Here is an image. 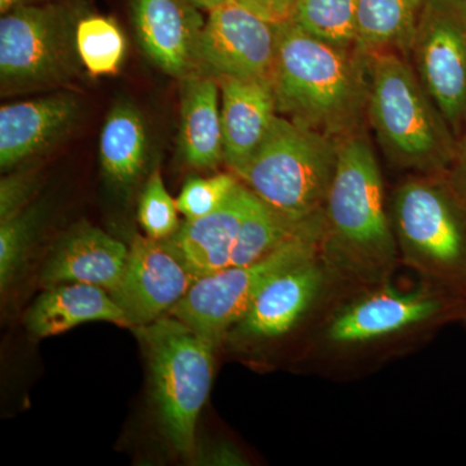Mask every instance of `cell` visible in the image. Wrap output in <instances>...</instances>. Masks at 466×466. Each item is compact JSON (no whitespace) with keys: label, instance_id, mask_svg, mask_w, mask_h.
I'll use <instances>...</instances> for the list:
<instances>
[{"label":"cell","instance_id":"obj_34","mask_svg":"<svg viewBox=\"0 0 466 466\" xmlns=\"http://www.w3.org/2000/svg\"><path fill=\"white\" fill-rule=\"evenodd\" d=\"M462 320H465V321H466V303H465L464 317H462Z\"/></svg>","mask_w":466,"mask_h":466},{"label":"cell","instance_id":"obj_8","mask_svg":"<svg viewBox=\"0 0 466 466\" xmlns=\"http://www.w3.org/2000/svg\"><path fill=\"white\" fill-rule=\"evenodd\" d=\"M78 12L66 3L20 5L0 18L3 92L66 84L81 70L76 45Z\"/></svg>","mask_w":466,"mask_h":466},{"label":"cell","instance_id":"obj_15","mask_svg":"<svg viewBox=\"0 0 466 466\" xmlns=\"http://www.w3.org/2000/svg\"><path fill=\"white\" fill-rule=\"evenodd\" d=\"M81 100L69 92L2 106V170H11L21 162L51 148L72 131L81 116Z\"/></svg>","mask_w":466,"mask_h":466},{"label":"cell","instance_id":"obj_9","mask_svg":"<svg viewBox=\"0 0 466 466\" xmlns=\"http://www.w3.org/2000/svg\"><path fill=\"white\" fill-rule=\"evenodd\" d=\"M453 130L466 118V0H425L408 52Z\"/></svg>","mask_w":466,"mask_h":466},{"label":"cell","instance_id":"obj_1","mask_svg":"<svg viewBox=\"0 0 466 466\" xmlns=\"http://www.w3.org/2000/svg\"><path fill=\"white\" fill-rule=\"evenodd\" d=\"M320 259L328 276L382 285L400 259L385 208L381 168L363 134L339 142V161L325 198Z\"/></svg>","mask_w":466,"mask_h":466},{"label":"cell","instance_id":"obj_16","mask_svg":"<svg viewBox=\"0 0 466 466\" xmlns=\"http://www.w3.org/2000/svg\"><path fill=\"white\" fill-rule=\"evenodd\" d=\"M124 242L87 223L76 226L57 242L42 271L46 288L67 283L96 285L113 291L127 266Z\"/></svg>","mask_w":466,"mask_h":466},{"label":"cell","instance_id":"obj_6","mask_svg":"<svg viewBox=\"0 0 466 466\" xmlns=\"http://www.w3.org/2000/svg\"><path fill=\"white\" fill-rule=\"evenodd\" d=\"M339 142L278 116L265 142L236 177L278 213L303 222L323 210Z\"/></svg>","mask_w":466,"mask_h":466},{"label":"cell","instance_id":"obj_32","mask_svg":"<svg viewBox=\"0 0 466 466\" xmlns=\"http://www.w3.org/2000/svg\"><path fill=\"white\" fill-rule=\"evenodd\" d=\"M43 2H47V0H0V12L5 15L11 9L20 7V5H35V3Z\"/></svg>","mask_w":466,"mask_h":466},{"label":"cell","instance_id":"obj_10","mask_svg":"<svg viewBox=\"0 0 466 466\" xmlns=\"http://www.w3.org/2000/svg\"><path fill=\"white\" fill-rule=\"evenodd\" d=\"M465 303L433 285L412 291L381 288L341 309L328 325L327 339L341 346L376 341L435 319H462Z\"/></svg>","mask_w":466,"mask_h":466},{"label":"cell","instance_id":"obj_30","mask_svg":"<svg viewBox=\"0 0 466 466\" xmlns=\"http://www.w3.org/2000/svg\"><path fill=\"white\" fill-rule=\"evenodd\" d=\"M240 5L272 24L291 20L299 0H238Z\"/></svg>","mask_w":466,"mask_h":466},{"label":"cell","instance_id":"obj_11","mask_svg":"<svg viewBox=\"0 0 466 466\" xmlns=\"http://www.w3.org/2000/svg\"><path fill=\"white\" fill-rule=\"evenodd\" d=\"M279 24L228 0L208 11L198 42V64L214 78H268L278 54Z\"/></svg>","mask_w":466,"mask_h":466},{"label":"cell","instance_id":"obj_24","mask_svg":"<svg viewBox=\"0 0 466 466\" xmlns=\"http://www.w3.org/2000/svg\"><path fill=\"white\" fill-rule=\"evenodd\" d=\"M76 45L82 66L91 76H116L124 66L127 41L115 18L81 15L76 27Z\"/></svg>","mask_w":466,"mask_h":466},{"label":"cell","instance_id":"obj_27","mask_svg":"<svg viewBox=\"0 0 466 466\" xmlns=\"http://www.w3.org/2000/svg\"><path fill=\"white\" fill-rule=\"evenodd\" d=\"M177 213V200L167 192L161 171L156 168L147 179L137 205V219L144 233L153 240H168L182 226Z\"/></svg>","mask_w":466,"mask_h":466},{"label":"cell","instance_id":"obj_23","mask_svg":"<svg viewBox=\"0 0 466 466\" xmlns=\"http://www.w3.org/2000/svg\"><path fill=\"white\" fill-rule=\"evenodd\" d=\"M303 222L288 219L251 192L233 248L231 266L251 265L265 258L291 238Z\"/></svg>","mask_w":466,"mask_h":466},{"label":"cell","instance_id":"obj_31","mask_svg":"<svg viewBox=\"0 0 466 466\" xmlns=\"http://www.w3.org/2000/svg\"><path fill=\"white\" fill-rule=\"evenodd\" d=\"M447 173H449L447 177L453 188L466 201V130L461 144L456 148L455 159Z\"/></svg>","mask_w":466,"mask_h":466},{"label":"cell","instance_id":"obj_19","mask_svg":"<svg viewBox=\"0 0 466 466\" xmlns=\"http://www.w3.org/2000/svg\"><path fill=\"white\" fill-rule=\"evenodd\" d=\"M86 321H108L119 327L133 328L108 290L81 283L47 288L25 318L27 330L36 339L56 336Z\"/></svg>","mask_w":466,"mask_h":466},{"label":"cell","instance_id":"obj_33","mask_svg":"<svg viewBox=\"0 0 466 466\" xmlns=\"http://www.w3.org/2000/svg\"><path fill=\"white\" fill-rule=\"evenodd\" d=\"M188 2L198 9H208V11H210V9L223 5V3L228 2V0H188Z\"/></svg>","mask_w":466,"mask_h":466},{"label":"cell","instance_id":"obj_28","mask_svg":"<svg viewBox=\"0 0 466 466\" xmlns=\"http://www.w3.org/2000/svg\"><path fill=\"white\" fill-rule=\"evenodd\" d=\"M241 180L235 174H218L210 177H192L184 183L177 198V208L186 220L208 216L222 207Z\"/></svg>","mask_w":466,"mask_h":466},{"label":"cell","instance_id":"obj_12","mask_svg":"<svg viewBox=\"0 0 466 466\" xmlns=\"http://www.w3.org/2000/svg\"><path fill=\"white\" fill-rule=\"evenodd\" d=\"M196 280L167 240L137 235L128 247L124 278L109 294L134 329L167 315Z\"/></svg>","mask_w":466,"mask_h":466},{"label":"cell","instance_id":"obj_20","mask_svg":"<svg viewBox=\"0 0 466 466\" xmlns=\"http://www.w3.org/2000/svg\"><path fill=\"white\" fill-rule=\"evenodd\" d=\"M219 82L196 73L183 79L179 147L184 161L198 168H216L225 161Z\"/></svg>","mask_w":466,"mask_h":466},{"label":"cell","instance_id":"obj_7","mask_svg":"<svg viewBox=\"0 0 466 466\" xmlns=\"http://www.w3.org/2000/svg\"><path fill=\"white\" fill-rule=\"evenodd\" d=\"M323 231L321 210L305 220L281 247L258 262L229 266L198 279L167 315L220 343L268 281L290 267L320 256Z\"/></svg>","mask_w":466,"mask_h":466},{"label":"cell","instance_id":"obj_21","mask_svg":"<svg viewBox=\"0 0 466 466\" xmlns=\"http://www.w3.org/2000/svg\"><path fill=\"white\" fill-rule=\"evenodd\" d=\"M101 170L116 188L128 189L142 177L148 159V135L133 101L118 99L100 134Z\"/></svg>","mask_w":466,"mask_h":466},{"label":"cell","instance_id":"obj_22","mask_svg":"<svg viewBox=\"0 0 466 466\" xmlns=\"http://www.w3.org/2000/svg\"><path fill=\"white\" fill-rule=\"evenodd\" d=\"M424 5L425 0H357V47L366 55L406 56Z\"/></svg>","mask_w":466,"mask_h":466},{"label":"cell","instance_id":"obj_14","mask_svg":"<svg viewBox=\"0 0 466 466\" xmlns=\"http://www.w3.org/2000/svg\"><path fill=\"white\" fill-rule=\"evenodd\" d=\"M143 51L167 75L187 78L200 69L198 42L204 20L188 0H130Z\"/></svg>","mask_w":466,"mask_h":466},{"label":"cell","instance_id":"obj_25","mask_svg":"<svg viewBox=\"0 0 466 466\" xmlns=\"http://www.w3.org/2000/svg\"><path fill=\"white\" fill-rule=\"evenodd\" d=\"M291 20L320 41L357 47V0H299Z\"/></svg>","mask_w":466,"mask_h":466},{"label":"cell","instance_id":"obj_18","mask_svg":"<svg viewBox=\"0 0 466 466\" xmlns=\"http://www.w3.org/2000/svg\"><path fill=\"white\" fill-rule=\"evenodd\" d=\"M251 191L238 184L213 213L186 220L168 244L179 254L196 278L216 274L231 266L233 248Z\"/></svg>","mask_w":466,"mask_h":466},{"label":"cell","instance_id":"obj_2","mask_svg":"<svg viewBox=\"0 0 466 466\" xmlns=\"http://www.w3.org/2000/svg\"><path fill=\"white\" fill-rule=\"evenodd\" d=\"M272 86L279 116L341 140L358 133L367 115L368 56L285 21L279 24Z\"/></svg>","mask_w":466,"mask_h":466},{"label":"cell","instance_id":"obj_3","mask_svg":"<svg viewBox=\"0 0 466 466\" xmlns=\"http://www.w3.org/2000/svg\"><path fill=\"white\" fill-rule=\"evenodd\" d=\"M367 116L392 164L421 175L444 174L456 156L451 126L398 52L367 55Z\"/></svg>","mask_w":466,"mask_h":466},{"label":"cell","instance_id":"obj_26","mask_svg":"<svg viewBox=\"0 0 466 466\" xmlns=\"http://www.w3.org/2000/svg\"><path fill=\"white\" fill-rule=\"evenodd\" d=\"M41 219L42 208L34 205L0 222V288L3 291L8 289L23 267Z\"/></svg>","mask_w":466,"mask_h":466},{"label":"cell","instance_id":"obj_4","mask_svg":"<svg viewBox=\"0 0 466 466\" xmlns=\"http://www.w3.org/2000/svg\"><path fill=\"white\" fill-rule=\"evenodd\" d=\"M400 257L429 285L466 299V201L443 174L421 175L394 193Z\"/></svg>","mask_w":466,"mask_h":466},{"label":"cell","instance_id":"obj_13","mask_svg":"<svg viewBox=\"0 0 466 466\" xmlns=\"http://www.w3.org/2000/svg\"><path fill=\"white\" fill-rule=\"evenodd\" d=\"M320 256L285 269L265 285L227 336L236 342L278 339L293 329L327 283Z\"/></svg>","mask_w":466,"mask_h":466},{"label":"cell","instance_id":"obj_5","mask_svg":"<svg viewBox=\"0 0 466 466\" xmlns=\"http://www.w3.org/2000/svg\"><path fill=\"white\" fill-rule=\"evenodd\" d=\"M134 332L148 357L162 433L180 455L192 458L196 425L210 392L214 349L219 343L171 315L134 328Z\"/></svg>","mask_w":466,"mask_h":466},{"label":"cell","instance_id":"obj_17","mask_svg":"<svg viewBox=\"0 0 466 466\" xmlns=\"http://www.w3.org/2000/svg\"><path fill=\"white\" fill-rule=\"evenodd\" d=\"M222 91V126L225 162L238 174L265 142L278 106L268 78L218 79Z\"/></svg>","mask_w":466,"mask_h":466},{"label":"cell","instance_id":"obj_29","mask_svg":"<svg viewBox=\"0 0 466 466\" xmlns=\"http://www.w3.org/2000/svg\"><path fill=\"white\" fill-rule=\"evenodd\" d=\"M36 180L34 171H21L3 177L0 182V222L26 208L35 192Z\"/></svg>","mask_w":466,"mask_h":466}]
</instances>
